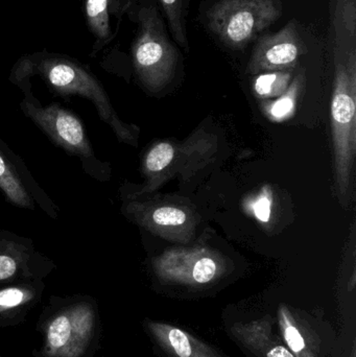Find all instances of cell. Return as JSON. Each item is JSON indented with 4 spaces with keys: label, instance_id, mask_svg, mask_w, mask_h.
<instances>
[{
    "label": "cell",
    "instance_id": "6da1fadb",
    "mask_svg": "<svg viewBox=\"0 0 356 357\" xmlns=\"http://www.w3.org/2000/svg\"><path fill=\"white\" fill-rule=\"evenodd\" d=\"M42 337L33 357H94L100 349L102 326L95 298L52 296L36 324Z\"/></svg>",
    "mask_w": 356,
    "mask_h": 357
},
{
    "label": "cell",
    "instance_id": "7a4b0ae2",
    "mask_svg": "<svg viewBox=\"0 0 356 357\" xmlns=\"http://www.w3.org/2000/svg\"><path fill=\"white\" fill-rule=\"evenodd\" d=\"M35 73L61 96H79L91 100L100 119L114 130L121 140L133 139L127 126L123 125L115 114L102 84L81 65L64 56L25 58L16 65L10 79L17 83L20 79H29Z\"/></svg>",
    "mask_w": 356,
    "mask_h": 357
},
{
    "label": "cell",
    "instance_id": "3957f363",
    "mask_svg": "<svg viewBox=\"0 0 356 357\" xmlns=\"http://www.w3.org/2000/svg\"><path fill=\"white\" fill-rule=\"evenodd\" d=\"M280 0H219L207 13L208 26L222 42L240 50L282 15Z\"/></svg>",
    "mask_w": 356,
    "mask_h": 357
},
{
    "label": "cell",
    "instance_id": "277c9868",
    "mask_svg": "<svg viewBox=\"0 0 356 357\" xmlns=\"http://www.w3.org/2000/svg\"><path fill=\"white\" fill-rule=\"evenodd\" d=\"M27 87V93L25 92L24 100L20 104L24 115L31 119L54 144L77 157L83 163L86 173L100 180L105 172L94 155L85 128L79 117L59 104L40 106L37 100L31 96L29 84Z\"/></svg>",
    "mask_w": 356,
    "mask_h": 357
},
{
    "label": "cell",
    "instance_id": "5b68a950",
    "mask_svg": "<svg viewBox=\"0 0 356 357\" xmlns=\"http://www.w3.org/2000/svg\"><path fill=\"white\" fill-rule=\"evenodd\" d=\"M138 20L139 29L132 48L134 65L144 83L159 85L173 73L177 50L167 37L156 8H142Z\"/></svg>",
    "mask_w": 356,
    "mask_h": 357
},
{
    "label": "cell",
    "instance_id": "8992f818",
    "mask_svg": "<svg viewBox=\"0 0 356 357\" xmlns=\"http://www.w3.org/2000/svg\"><path fill=\"white\" fill-rule=\"evenodd\" d=\"M56 268L27 237L0 230V287L24 281L44 280Z\"/></svg>",
    "mask_w": 356,
    "mask_h": 357
},
{
    "label": "cell",
    "instance_id": "52a82bcc",
    "mask_svg": "<svg viewBox=\"0 0 356 357\" xmlns=\"http://www.w3.org/2000/svg\"><path fill=\"white\" fill-rule=\"evenodd\" d=\"M0 190L12 205L35 210L39 205L52 218L58 216V208L31 177L24 163L0 140Z\"/></svg>",
    "mask_w": 356,
    "mask_h": 357
},
{
    "label": "cell",
    "instance_id": "ba28073f",
    "mask_svg": "<svg viewBox=\"0 0 356 357\" xmlns=\"http://www.w3.org/2000/svg\"><path fill=\"white\" fill-rule=\"evenodd\" d=\"M307 50L296 22L292 20L274 35H265L258 40L249 67L254 73L291 67Z\"/></svg>",
    "mask_w": 356,
    "mask_h": 357
},
{
    "label": "cell",
    "instance_id": "9c48e42d",
    "mask_svg": "<svg viewBox=\"0 0 356 357\" xmlns=\"http://www.w3.org/2000/svg\"><path fill=\"white\" fill-rule=\"evenodd\" d=\"M44 280L24 281L0 287V331L20 326L43 297Z\"/></svg>",
    "mask_w": 356,
    "mask_h": 357
},
{
    "label": "cell",
    "instance_id": "30bf717a",
    "mask_svg": "<svg viewBox=\"0 0 356 357\" xmlns=\"http://www.w3.org/2000/svg\"><path fill=\"white\" fill-rule=\"evenodd\" d=\"M334 24L336 31V50L345 56L349 50L355 48V0H336Z\"/></svg>",
    "mask_w": 356,
    "mask_h": 357
},
{
    "label": "cell",
    "instance_id": "8fae6325",
    "mask_svg": "<svg viewBox=\"0 0 356 357\" xmlns=\"http://www.w3.org/2000/svg\"><path fill=\"white\" fill-rule=\"evenodd\" d=\"M109 1L110 0H86L85 12L88 25L100 40H108L111 36Z\"/></svg>",
    "mask_w": 356,
    "mask_h": 357
},
{
    "label": "cell",
    "instance_id": "7c38bea8",
    "mask_svg": "<svg viewBox=\"0 0 356 357\" xmlns=\"http://www.w3.org/2000/svg\"><path fill=\"white\" fill-rule=\"evenodd\" d=\"M171 33L179 45L188 50L185 29V6L184 0H160Z\"/></svg>",
    "mask_w": 356,
    "mask_h": 357
},
{
    "label": "cell",
    "instance_id": "4fadbf2b",
    "mask_svg": "<svg viewBox=\"0 0 356 357\" xmlns=\"http://www.w3.org/2000/svg\"><path fill=\"white\" fill-rule=\"evenodd\" d=\"M173 156L175 151L171 144H157L146 157V169L150 173H158L171 162Z\"/></svg>",
    "mask_w": 356,
    "mask_h": 357
},
{
    "label": "cell",
    "instance_id": "5bb4252c",
    "mask_svg": "<svg viewBox=\"0 0 356 357\" xmlns=\"http://www.w3.org/2000/svg\"><path fill=\"white\" fill-rule=\"evenodd\" d=\"M288 73H265L257 77L254 89L258 96H269L272 92L284 88L288 84Z\"/></svg>",
    "mask_w": 356,
    "mask_h": 357
},
{
    "label": "cell",
    "instance_id": "9a60e30c",
    "mask_svg": "<svg viewBox=\"0 0 356 357\" xmlns=\"http://www.w3.org/2000/svg\"><path fill=\"white\" fill-rule=\"evenodd\" d=\"M153 220L159 226H180L185 222L186 214L177 208H158L153 212Z\"/></svg>",
    "mask_w": 356,
    "mask_h": 357
},
{
    "label": "cell",
    "instance_id": "2e32d148",
    "mask_svg": "<svg viewBox=\"0 0 356 357\" xmlns=\"http://www.w3.org/2000/svg\"><path fill=\"white\" fill-rule=\"evenodd\" d=\"M167 340L173 352L179 357H192V345L188 335L177 328H169L167 331Z\"/></svg>",
    "mask_w": 356,
    "mask_h": 357
},
{
    "label": "cell",
    "instance_id": "e0dca14e",
    "mask_svg": "<svg viewBox=\"0 0 356 357\" xmlns=\"http://www.w3.org/2000/svg\"><path fill=\"white\" fill-rule=\"evenodd\" d=\"M217 273V264L210 258H202L194 264L192 277L198 283H207L212 280Z\"/></svg>",
    "mask_w": 356,
    "mask_h": 357
},
{
    "label": "cell",
    "instance_id": "ac0fdd59",
    "mask_svg": "<svg viewBox=\"0 0 356 357\" xmlns=\"http://www.w3.org/2000/svg\"><path fill=\"white\" fill-rule=\"evenodd\" d=\"M284 337L288 347L295 352H301L305 348V342L298 329L294 326H288L284 331Z\"/></svg>",
    "mask_w": 356,
    "mask_h": 357
},
{
    "label": "cell",
    "instance_id": "d6986e66",
    "mask_svg": "<svg viewBox=\"0 0 356 357\" xmlns=\"http://www.w3.org/2000/svg\"><path fill=\"white\" fill-rule=\"evenodd\" d=\"M296 87V84L293 86L292 90L288 96L282 98L281 100H278L275 102L273 108H272V114L275 117H282L284 115L288 114L291 110H292L293 106H294V102H293L292 93Z\"/></svg>",
    "mask_w": 356,
    "mask_h": 357
},
{
    "label": "cell",
    "instance_id": "ffe728a7",
    "mask_svg": "<svg viewBox=\"0 0 356 357\" xmlns=\"http://www.w3.org/2000/svg\"><path fill=\"white\" fill-rule=\"evenodd\" d=\"M254 212L256 218L261 222H269L271 216V201L268 197H261L254 206Z\"/></svg>",
    "mask_w": 356,
    "mask_h": 357
},
{
    "label": "cell",
    "instance_id": "44dd1931",
    "mask_svg": "<svg viewBox=\"0 0 356 357\" xmlns=\"http://www.w3.org/2000/svg\"><path fill=\"white\" fill-rule=\"evenodd\" d=\"M267 357H295L291 354L286 348L278 346V347L273 348L268 352Z\"/></svg>",
    "mask_w": 356,
    "mask_h": 357
},
{
    "label": "cell",
    "instance_id": "7402d4cb",
    "mask_svg": "<svg viewBox=\"0 0 356 357\" xmlns=\"http://www.w3.org/2000/svg\"><path fill=\"white\" fill-rule=\"evenodd\" d=\"M0 357H1V356H0Z\"/></svg>",
    "mask_w": 356,
    "mask_h": 357
}]
</instances>
